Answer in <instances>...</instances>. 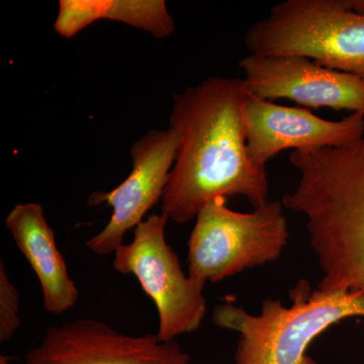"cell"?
<instances>
[{
  "label": "cell",
  "instance_id": "1",
  "mask_svg": "<svg viewBox=\"0 0 364 364\" xmlns=\"http://www.w3.org/2000/svg\"><path fill=\"white\" fill-rule=\"evenodd\" d=\"M243 78L212 76L173 97L170 127L181 138L162 198V214L184 224L218 198L245 196L254 208L268 202L267 167L249 158Z\"/></svg>",
  "mask_w": 364,
  "mask_h": 364
},
{
  "label": "cell",
  "instance_id": "2",
  "mask_svg": "<svg viewBox=\"0 0 364 364\" xmlns=\"http://www.w3.org/2000/svg\"><path fill=\"white\" fill-rule=\"evenodd\" d=\"M289 161L299 181L282 203L306 218L318 289L364 294V134L341 147L293 151Z\"/></svg>",
  "mask_w": 364,
  "mask_h": 364
},
{
  "label": "cell",
  "instance_id": "3",
  "mask_svg": "<svg viewBox=\"0 0 364 364\" xmlns=\"http://www.w3.org/2000/svg\"><path fill=\"white\" fill-rule=\"evenodd\" d=\"M289 294L291 308L267 299L258 316L231 301L215 306V324L240 335L234 364H318L306 354L314 340L345 318L364 317L361 291H312L299 279Z\"/></svg>",
  "mask_w": 364,
  "mask_h": 364
},
{
  "label": "cell",
  "instance_id": "4",
  "mask_svg": "<svg viewBox=\"0 0 364 364\" xmlns=\"http://www.w3.org/2000/svg\"><path fill=\"white\" fill-rule=\"evenodd\" d=\"M250 54L301 56L364 80V16L343 0H284L244 36Z\"/></svg>",
  "mask_w": 364,
  "mask_h": 364
},
{
  "label": "cell",
  "instance_id": "5",
  "mask_svg": "<svg viewBox=\"0 0 364 364\" xmlns=\"http://www.w3.org/2000/svg\"><path fill=\"white\" fill-rule=\"evenodd\" d=\"M289 239L284 205L267 203L252 213L210 200L196 215L188 240V277L200 284L222 282L247 268L279 259Z\"/></svg>",
  "mask_w": 364,
  "mask_h": 364
},
{
  "label": "cell",
  "instance_id": "6",
  "mask_svg": "<svg viewBox=\"0 0 364 364\" xmlns=\"http://www.w3.org/2000/svg\"><path fill=\"white\" fill-rule=\"evenodd\" d=\"M168 218L153 214L134 229L133 241L114 252V268L133 275L157 309L156 336L170 342L202 325L207 311L205 284L182 272L178 256L165 237Z\"/></svg>",
  "mask_w": 364,
  "mask_h": 364
},
{
  "label": "cell",
  "instance_id": "7",
  "mask_svg": "<svg viewBox=\"0 0 364 364\" xmlns=\"http://www.w3.org/2000/svg\"><path fill=\"white\" fill-rule=\"evenodd\" d=\"M181 138L173 128L150 131L131 148L133 168L121 184L111 191H95L88 198L90 207L107 203L112 208L109 223L85 242L97 255L116 252L124 235L143 222L145 215L162 200L170 172L178 154Z\"/></svg>",
  "mask_w": 364,
  "mask_h": 364
},
{
  "label": "cell",
  "instance_id": "8",
  "mask_svg": "<svg viewBox=\"0 0 364 364\" xmlns=\"http://www.w3.org/2000/svg\"><path fill=\"white\" fill-rule=\"evenodd\" d=\"M23 364H191L188 352L156 334L129 335L95 318L46 329Z\"/></svg>",
  "mask_w": 364,
  "mask_h": 364
},
{
  "label": "cell",
  "instance_id": "9",
  "mask_svg": "<svg viewBox=\"0 0 364 364\" xmlns=\"http://www.w3.org/2000/svg\"><path fill=\"white\" fill-rule=\"evenodd\" d=\"M249 95L286 98L310 109L328 107L364 116V80L301 56L249 54L239 61Z\"/></svg>",
  "mask_w": 364,
  "mask_h": 364
},
{
  "label": "cell",
  "instance_id": "10",
  "mask_svg": "<svg viewBox=\"0 0 364 364\" xmlns=\"http://www.w3.org/2000/svg\"><path fill=\"white\" fill-rule=\"evenodd\" d=\"M242 114L249 158L262 167L284 150L310 153L341 147L364 134L363 114L328 121L308 109L284 107L249 93Z\"/></svg>",
  "mask_w": 364,
  "mask_h": 364
},
{
  "label": "cell",
  "instance_id": "11",
  "mask_svg": "<svg viewBox=\"0 0 364 364\" xmlns=\"http://www.w3.org/2000/svg\"><path fill=\"white\" fill-rule=\"evenodd\" d=\"M6 226L42 287L47 312L60 315L76 305L79 291L57 247L55 233L39 203H20L6 215Z\"/></svg>",
  "mask_w": 364,
  "mask_h": 364
},
{
  "label": "cell",
  "instance_id": "12",
  "mask_svg": "<svg viewBox=\"0 0 364 364\" xmlns=\"http://www.w3.org/2000/svg\"><path fill=\"white\" fill-rule=\"evenodd\" d=\"M102 20L126 23L158 39L169 37L176 30L164 0H60L54 30L71 39Z\"/></svg>",
  "mask_w": 364,
  "mask_h": 364
},
{
  "label": "cell",
  "instance_id": "13",
  "mask_svg": "<svg viewBox=\"0 0 364 364\" xmlns=\"http://www.w3.org/2000/svg\"><path fill=\"white\" fill-rule=\"evenodd\" d=\"M20 294L0 262V342L9 341L21 326Z\"/></svg>",
  "mask_w": 364,
  "mask_h": 364
},
{
  "label": "cell",
  "instance_id": "14",
  "mask_svg": "<svg viewBox=\"0 0 364 364\" xmlns=\"http://www.w3.org/2000/svg\"><path fill=\"white\" fill-rule=\"evenodd\" d=\"M343 1L345 6L352 11L364 16V0H343Z\"/></svg>",
  "mask_w": 364,
  "mask_h": 364
},
{
  "label": "cell",
  "instance_id": "15",
  "mask_svg": "<svg viewBox=\"0 0 364 364\" xmlns=\"http://www.w3.org/2000/svg\"><path fill=\"white\" fill-rule=\"evenodd\" d=\"M11 358H7V356L1 355L0 358V364H11Z\"/></svg>",
  "mask_w": 364,
  "mask_h": 364
}]
</instances>
